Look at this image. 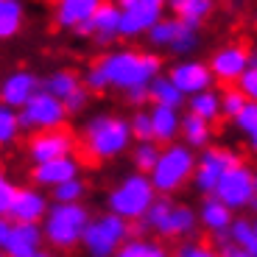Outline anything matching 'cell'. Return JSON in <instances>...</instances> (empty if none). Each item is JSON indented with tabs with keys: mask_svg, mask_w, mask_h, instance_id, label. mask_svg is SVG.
I'll use <instances>...</instances> for the list:
<instances>
[{
	"mask_svg": "<svg viewBox=\"0 0 257 257\" xmlns=\"http://www.w3.org/2000/svg\"><path fill=\"white\" fill-rule=\"evenodd\" d=\"M179 28H182L179 17H162L160 23L146 34V37H148V42H151L154 48H171L174 45V39H176V34H179Z\"/></svg>",
	"mask_w": 257,
	"mask_h": 257,
	"instance_id": "obj_31",
	"label": "cell"
},
{
	"mask_svg": "<svg viewBox=\"0 0 257 257\" xmlns=\"http://www.w3.org/2000/svg\"><path fill=\"white\" fill-rule=\"evenodd\" d=\"M254 174L246 162H238V165H232L224 176L218 179L215 185V196L221 201L232 207V210H249L251 199L257 196V185H254Z\"/></svg>",
	"mask_w": 257,
	"mask_h": 257,
	"instance_id": "obj_11",
	"label": "cell"
},
{
	"mask_svg": "<svg viewBox=\"0 0 257 257\" xmlns=\"http://www.w3.org/2000/svg\"><path fill=\"white\" fill-rule=\"evenodd\" d=\"M73 34H76V37H95V23H92V17L90 20H84V23H78L76 28H73Z\"/></svg>",
	"mask_w": 257,
	"mask_h": 257,
	"instance_id": "obj_45",
	"label": "cell"
},
{
	"mask_svg": "<svg viewBox=\"0 0 257 257\" xmlns=\"http://www.w3.org/2000/svg\"><path fill=\"white\" fill-rule=\"evenodd\" d=\"M34 257H56V254H51V251H45V249H42V251H37Z\"/></svg>",
	"mask_w": 257,
	"mask_h": 257,
	"instance_id": "obj_47",
	"label": "cell"
},
{
	"mask_svg": "<svg viewBox=\"0 0 257 257\" xmlns=\"http://www.w3.org/2000/svg\"><path fill=\"white\" fill-rule=\"evenodd\" d=\"M87 196V182L81 176H73V179L62 182V185L51 187V199L62 201V204H76V201H84Z\"/></svg>",
	"mask_w": 257,
	"mask_h": 257,
	"instance_id": "obj_34",
	"label": "cell"
},
{
	"mask_svg": "<svg viewBox=\"0 0 257 257\" xmlns=\"http://www.w3.org/2000/svg\"><path fill=\"white\" fill-rule=\"evenodd\" d=\"M103 0H56L53 3V26L62 31H73L78 23L90 20Z\"/></svg>",
	"mask_w": 257,
	"mask_h": 257,
	"instance_id": "obj_20",
	"label": "cell"
},
{
	"mask_svg": "<svg viewBox=\"0 0 257 257\" xmlns=\"http://www.w3.org/2000/svg\"><path fill=\"white\" fill-rule=\"evenodd\" d=\"M238 87L243 90V95L249 98V101H257V64H251L249 70L240 76Z\"/></svg>",
	"mask_w": 257,
	"mask_h": 257,
	"instance_id": "obj_43",
	"label": "cell"
},
{
	"mask_svg": "<svg viewBox=\"0 0 257 257\" xmlns=\"http://www.w3.org/2000/svg\"><path fill=\"white\" fill-rule=\"evenodd\" d=\"M254 226H257V218H254Z\"/></svg>",
	"mask_w": 257,
	"mask_h": 257,
	"instance_id": "obj_51",
	"label": "cell"
},
{
	"mask_svg": "<svg viewBox=\"0 0 257 257\" xmlns=\"http://www.w3.org/2000/svg\"><path fill=\"white\" fill-rule=\"evenodd\" d=\"M84 87H87V90L92 92V95H98V92H106V90H112L109 87V78H106V73H103V67L101 64H90V67H87V73H84Z\"/></svg>",
	"mask_w": 257,
	"mask_h": 257,
	"instance_id": "obj_39",
	"label": "cell"
},
{
	"mask_svg": "<svg viewBox=\"0 0 257 257\" xmlns=\"http://www.w3.org/2000/svg\"><path fill=\"white\" fill-rule=\"evenodd\" d=\"M243 162V157L238 151H232L226 146H207L199 151V165H196V174H193V187L204 196L215 193L218 179L229 171L232 165Z\"/></svg>",
	"mask_w": 257,
	"mask_h": 257,
	"instance_id": "obj_9",
	"label": "cell"
},
{
	"mask_svg": "<svg viewBox=\"0 0 257 257\" xmlns=\"http://www.w3.org/2000/svg\"><path fill=\"white\" fill-rule=\"evenodd\" d=\"M210 67L215 73V81L218 84H238L240 76L251 67V51L240 42H232V45H221L218 51L210 56Z\"/></svg>",
	"mask_w": 257,
	"mask_h": 257,
	"instance_id": "obj_12",
	"label": "cell"
},
{
	"mask_svg": "<svg viewBox=\"0 0 257 257\" xmlns=\"http://www.w3.org/2000/svg\"><path fill=\"white\" fill-rule=\"evenodd\" d=\"M254 185H257V174H254Z\"/></svg>",
	"mask_w": 257,
	"mask_h": 257,
	"instance_id": "obj_50",
	"label": "cell"
},
{
	"mask_svg": "<svg viewBox=\"0 0 257 257\" xmlns=\"http://www.w3.org/2000/svg\"><path fill=\"white\" fill-rule=\"evenodd\" d=\"M76 135L70 128L56 126V128H42V132H31L26 146V154L31 160V165L37 162H48V160H59V157H70L76 154Z\"/></svg>",
	"mask_w": 257,
	"mask_h": 257,
	"instance_id": "obj_10",
	"label": "cell"
},
{
	"mask_svg": "<svg viewBox=\"0 0 257 257\" xmlns=\"http://www.w3.org/2000/svg\"><path fill=\"white\" fill-rule=\"evenodd\" d=\"M3 257H6V254H3Z\"/></svg>",
	"mask_w": 257,
	"mask_h": 257,
	"instance_id": "obj_52",
	"label": "cell"
},
{
	"mask_svg": "<svg viewBox=\"0 0 257 257\" xmlns=\"http://www.w3.org/2000/svg\"><path fill=\"white\" fill-rule=\"evenodd\" d=\"M229 235H232V240H235V246H240V249L251 251V254L257 257V226H254V221L235 218L229 226Z\"/></svg>",
	"mask_w": 257,
	"mask_h": 257,
	"instance_id": "obj_32",
	"label": "cell"
},
{
	"mask_svg": "<svg viewBox=\"0 0 257 257\" xmlns=\"http://www.w3.org/2000/svg\"><path fill=\"white\" fill-rule=\"evenodd\" d=\"M90 95H92V92L87 90V87H78V90L73 92L70 98H64V106H67V112H70V115H81V112L87 109V103H90Z\"/></svg>",
	"mask_w": 257,
	"mask_h": 257,
	"instance_id": "obj_42",
	"label": "cell"
},
{
	"mask_svg": "<svg viewBox=\"0 0 257 257\" xmlns=\"http://www.w3.org/2000/svg\"><path fill=\"white\" fill-rule=\"evenodd\" d=\"M199 221L207 232H226L235 221V210L226 201H221L215 193H210V196H204V201L199 207Z\"/></svg>",
	"mask_w": 257,
	"mask_h": 257,
	"instance_id": "obj_21",
	"label": "cell"
},
{
	"mask_svg": "<svg viewBox=\"0 0 257 257\" xmlns=\"http://www.w3.org/2000/svg\"><path fill=\"white\" fill-rule=\"evenodd\" d=\"M187 112H193V115L204 117V120H218V117H224V112H221V92L218 90H204V92H196V95L187 98Z\"/></svg>",
	"mask_w": 257,
	"mask_h": 257,
	"instance_id": "obj_26",
	"label": "cell"
},
{
	"mask_svg": "<svg viewBox=\"0 0 257 257\" xmlns=\"http://www.w3.org/2000/svg\"><path fill=\"white\" fill-rule=\"evenodd\" d=\"M115 257H171L168 254V249L160 243V240L154 238H128L126 243L117 249Z\"/></svg>",
	"mask_w": 257,
	"mask_h": 257,
	"instance_id": "obj_28",
	"label": "cell"
},
{
	"mask_svg": "<svg viewBox=\"0 0 257 257\" xmlns=\"http://www.w3.org/2000/svg\"><path fill=\"white\" fill-rule=\"evenodd\" d=\"M135 143V132H132V120L112 112L103 115H92L81 132V148L84 154L95 162H109L132 151Z\"/></svg>",
	"mask_w": 257,
	"mask_h": 257,
	"instance_id": "obj_1",
	"label": "cell"
},
{
	"mask_svg": "<svg viewBox=\"0 0 257 257\" xmlns=\"http://www.w3.org/2000/svg\"><path fill=\"white\" fill-rule=\"evenodd\" d=\"M168 6L174 17H179L193 28H201V23L212 14V0H168Z\"/></svg>",
	"mask_w": 257,
	"mask_h": 257,
	"instance_id": "obj_23",
	"label": "cell"
},
{
	"mask_svg": "<svg viewBox=\"0 0 257 257\" xmlns=\"http://www.w3.org/2000/svg\"><path fill=\"white\" fill-rule=\"evenodd\" d=\"M174 257H221V254H218V249H215V246L193 243V240H187V243H182L179 249H176Z\"/></svg>",
	"mask_w": 257,
	"mask_h": 257,
	"instance_id": "obj_41",
	"label": "cell"
},
{
	"mask_svg": "<svg viewBox=\"0 0 257 257\" xmlns=\"http://www.w3.org/2000/svg\"><path fill=\"white\" fill-rule=\"evenodd\" d=\"M20 112V123H23V132H42V128H56L64 126L70 112L64 106V101L59 95H53L51 90H42L31 98V101L23 106Z\"/></svg>",
	"mask_w": 257,
	"mask_h": 257,
	"instance_id": "obj_8",
	"label": "cell"
},
{
	"mask_svg": "<svg viewBox=\"0 0 257 257\" xmlns=\"http://www.w3.org/2000/svg\"><path fill=\"white\" fill-rule=\"evenodd\" d=\"M148 95H151V103L176 106V109H182V103L187 101V95L174 84V78H171V76H162V73H160L157 78H151V84H148Z\"/></svg>",
	"mask_w": 257,
	"mask_h": 257,
	"instance_id": "obj_24",
	"label": "cell"
},
{
	"mask_svg": "<svg viewBox=\"0 0 257 257\" xmlns=\"http://www.w3.org/2000/svg\"><path fill=\"white\" fill-rule=\"evenodd\" d=\"M23 132V123H20V112L14 106H0V143L9 146V143L17 140V135Z\"/></svg>",
	"mask_w": 257,
	"mask_h": 257,
	"instance_id": "obj_35",
	"label": "cell"
},
{
	"mask_svg": "<svg viewBox=\"0 0 257 257\" xmlns=\"http://www.w3.org/2000/svg\"><path fill=\"white\" fill-rule=\"evenodd\" d=\"M132 120V132H135V140H154V120H151V109H137L135 115L128 117Z\"/></svg>",
	"mask_w": 257,
	"mask_h": 257,
	"instance_id": "obj_38",
	"label": "cell"
},
{
	"mask_svg": "<svg viewBox=\"0 0 257 257\" xmlns=\"http://www.w3.org/2000/svg\"><path fill=\"white\" fill-rule=\"evenodd\" d=\"M45 243L48 240H45L42 224H34V221H12L9 240L0 246V251L6 257H34L37 251H42Z\"/></svg>",
	"mask_w": 257,
	"mask_h": 257,
	"instance_id": "obj_14",
	"label": "cell"
},
{
	"mask_svg": "<svg viewBox=\"0 0 257 257\" xmlns=\"http://www.w3.org/2000/svg\"><path fill=\"white\" fill-rule=\"evenodd\" d=\"M117 3L123 9V26H120L123 39L146 37L162 20V9H165L157 6V3H148V0H117Z\"/></svg>",
	"mask_w": 257,
	"mask_h": 257,
	"instance_id": "obj_13",
	"label": "cell"
},
{
	"mask_svg": "<svg viewBox=\"0 0 257 257\" xmlns=\"http://www.w3.org/2000/svg\"><path fill=\"white\" fill-rule=\"evenodd\" d=\"M17 190L20 187L14 185L12 179H0V215L3 218H9V212H12V204H14V199H17Z\"/></svg>",
	"mask_w": 257,
	"mask_h": 257,
	"instance_id": "obj_40",
	"label": "cell"
},
{
	"mask_svg": "<svg viewBox=\"0 0 257 257\" xmlns=\"http://www.w3.org/2000/svg\"><path fill=\"white\" fill-rule=\"evenodd\" d=\"M246 103H249V98L243 95V90H240L238 84H232V87H226V90L221 92V112H224V117H229V120H235V117L246 109Z\"/></svg>",
	"mask_w": 257,
	"mask_h": 257,
	"instance_id": "obj_36",
	"label": "cell"
},
{
	"mask_svg": "<svg viewBox=\"0 0 257 257\" xmlns=\"http://www.w3.org/2000/svg\"><path fill=\"white\" fill-rule=\"evenodd\" d=\"M51 210V201L48 196L39 187H20L17 190V199L12 204V212L9 218L12 221H34V224H42Z\"/></svg>",
	"mask_w": 257,
	"mask_h": 257,
	"instance_id": "obj_18",
	"label": "cell"
},
{
	"mask_svg": "<svg viewBox=\"0 0 257 257\" xmlns=\"http://www.w3.org/2000/svg\"><path fill=\"white\" fill-rule=\"evenodd\" d=\"M157 187L151 182V176L143 174V171H135V174L123 176L109 193H106V210L117 212L128 221H140L151 204L157 201Z\"/></svg>",
	"mask_w": 257,
	"mask_h": 257,
	"instance_id": "obj_5",
	"label": "cell"
},
{
	"mask_svg": "<svg viewBox=\"0 0 257 257\" xmlns=\"http://www.w3.org/2000/svg\"><path fill=\"white\" fill-rule=\"evenodd\" d=\"M78 87H84V78L78 76L76 70H53L51 76L45 78V90H51L53 95H59L62 101L70 98Z\"/></svg>",
	"mask_w": 257,
	"mask_h": 257,
	"instance_id": "obj_29",
	"label": "cell"
},
{
	"mask_svg": "<svg viewBox=\"0 0 257 257\" xmlns=\"http://www.w3.org/2000/svg\"><path fill=\"white\" fill-rule=\"evenodd\" d=\"M160 151H162V143L157 140H135V146H132V165H135V171L151 174V168L160 160Z\"/></svg>",
	"mask_w": 257,
	"mask_h": 257,
	"instance_id": "obj_30",
	"label": "cell"
},
{
	"mask_svg": "<svg viewBox=\"0 0 257 257\" xmlns=\"http://www.w3.org/2000/svg\"><path fill=\"white\" fill-rule=\"evenodd\" d=\"M132 238V221L117 215V212L106 210L103 215L90 221L87 232H84V251L87 257H115L126 240Z\"/></svg>",
	"mask_w": 257,
	"mask_h": 257,
	"instance_id": "obj_7",
	"label": "cell"
},
{
	"mask_svg": "<svg viewBox=\"0 0 257 257\" xmlns=\"http://www.w3.org/2000/svg\"><path fill=\"white\" fill-rule=\"evenodd\" d=\"M98 64L109 78V87L120 92L132 90V87H146V84H151V78L162 73V59L157 53H143L132 51V48L103 53Z\"/></svg>",
	"mask_w": 257,
	"mask_h": 257,
	"instance_id": "obj_2",
	"label": "cell"
},
{
	"mask_svg": "<svg viewBox=\"0 0 257 257\" xmlns=\"http://www.w3.org/2000/svg\"><path fill=\"white\" fill-rule=\"evenodd\" d=\"M92 23H95V45L109 48L115 39H120V26H123V9L117 0H103L98 12L92 14Z\"/></svg>",
	"mask_w": 257,
	"mask_h": 257,
	"instance_id": "obj_19",
	"label": "cell"
},
{
	"mask_svg": "<svg viewBox=\"0 0 257 257\" xmlns=\"http://www.w3.org/2000/svg\"><path fill=\"white\" fill-rule=\"evenodd\" d=\"M196 165H199V154L196 148L182 143H165L160 151V160L151 168V182H154L157 193L162 196H174V193L185 190L193 182V174H196Z\"/></svg>",
	"mask_w": 257,
	"mask_h": 257,
	"instance_id": "obj_3",
	"label": "cell"
},
{
	"mask_svg": "<svg viewBox=\"0 0 257 257\" xmlns=\"http://www.w3.org/2000/svg\"><path fill=\"white\" fill-rule=\"evenodd\" d=\"M81 171V162L76 157H59V160H48V162H37L31 168V182L37 187H56L62 182L78 176Z\"/></svg>",
	"mask_w": 257,
	"mask_h": 257,
	"instance_id": "obj_17",
	"label": "cell"
},
{
	"mask_svg": "<svg viewBox=\"0 0 257 257\" xmlns=\"http://www.w3.org/2000/svg\"><path fill=\"white\" fill-rule=\"evenodd\" d=\"M168 76L174 78V84L187 98L196 95V92L210 90L215 84V73H212L210 62H196V59H182V62L171 64Z\"/></svg>",
	"mask_w": 257,
	"mask_h": 257,
	"instance_id": "obj_15",
	"label": "cell"
},
{
	"mask_svg": "<svg viewBox=\"0 0 257 257\" xmlns=\"http://www.w3.org/2000/svg\"><path fill=\"white\" fill-rule=\"evenodd\" d=\"M137 224L143 229H151L157 238H187L196 232V226L201 224L199 212H193V207L176 204L171 196H157V201L151 204V210L143 215Z\"/></svg>",
	"mask_w": 257,
	"mask_h": 257,
	"instance_id": "obj_6",
	"label": "cell"
},
{
	"mask_svg": "<svg viewBox=\"0 0 257 257\" xmlns=\"http://www.w3.org/2000/svg\"><path fill=\"white\" fill-rule=\"evenodd\" d=\"M90 221H92V215L81 201H76V204L53 201L45 221H42L48 246L53 251H73L76 246H81L84 232H87Z\"/></svg>",
	"mask_w": 257,
	"mask_h": 257,
	"instance_id": "obj_4",
	"label": "cell"
},
{
	"mask_svg": "<svg viewBox=\"0 0 257 257\" xmlns=\"http://www.w3.org/2000/svg\"><path fill=\"white\" fill-rule=\"evenodd\" d=\"M182 140H185L187 146H193L196 151L207 148L212 140V123L204 120V117H199V115H193V112H187V115L182 117Z\"/></svg>",
	"mask_w": 257,
	"mask_h": 257,
	"instance_id": "obj_25",
	"label": "cell"
},
{
	"mask_svg": "<svg viewBox=\"0 0 257 257\" xmlns=\"http://www.w3.org/2000/svg\"><path fill=\"white\" fill-rule=\"evenodd\" d=\"M249 210H251V212H254V215H257V196H254V199H251V204H249Z\"/></svg>",
	"mask_w": 257,
	"mask_h": 257,
	"instance_id": "obj_48",
	"label": "cell"
},
{
	"mask_svg": "<svg viewBox=\"0 0 257 257\" xmlns=\"http://www.w3.org/2000/svg\"><path fill=\"white\" fill-rule=\"evenodd\" d=\"M123 98H126V103H128V106H135V109H140L143 103H148V101H151V95H148V84H146V87H132V90H126V92H123Z\"/></svg>",
	"mask_w": 257,
	"mask_h": 257,
	"instance_id": "obj_44",
	"label": "cell"
},
{
	"mask_svg": "<svg viewBox=\"0 0 257 257\" xmlns=\"http://www.w3.org/2000/svg\"><path fill=\"white\" fill-rule=\"evenodd\" d=\"M45 87V81L31 70H12L3 84H0V103L14 106V109H23L39 90Z\"/></svg>",
	"mask_w": 257,
	"mask_h": 257,
	"instance_id": "obj_16",
	"label": "cell"
},
{
	"mask_svg": "<svg viewBox=\"0 0 257 257\" xmlns=\"http://www.w3.org/2000/svg\"><path fill=\"white\" fill-rule=\"evenodd\" d=\"M221 257H254V254H251V251H246V249H240V246H229V249H226Z\"/></svg>",
	"mask_w": 257,
	"mask_h": 257,
	"instance_id": "obj_46",
	"label": "cell"
},
{
	"mask_svg": "<svg viewBox=\"0 0 257 257\" xmlns=\"http://www.w3.org/2000/svg\"><path fill=\"white\" fill-rule=\"evenodd\" d=\"M182 117L176 106H162V103H151V120H154V140L157 143H174L182 137Z\"/></svg>",
	"mask_w": 257,
	"mask_h": 257,
	"instance_id": "obj_22",
	"label": "cell"
},
{
	"mask_svg": "<svg viewBox=\"0 0 257 257\" xmlns=\"http://www.w3.org/2000/svg\"><path fill=\"white\" fill-rule=\"evenodd\" d=\"M196 48H199V28L182 23L179 34H176V39H174V45L168 48V51L174 53V56H187V53H193Z\"/></svg>",
	"mask_w": 257,
	"mask_h": 257,
	"instance_id": "obj_37",
	"label": "cell"
},
{
	"mask_svg": "<svg viewBox=\"0 0 257 257\" xmlns=\"http://www.w3.org/2000/svg\"><path fill=\"white\" fill-rule=\"evenodd\" d=\"M148 3H157V6H168V0H148Z\"/></svg>",
	"mask_w": 257,
	"mask_h": 257,
	"instance_id": "obj_49",
	"label": "cell"
},
{
	"mask_svg": "<svg viewBox=\"0 0 257 257\" xmlns=\"http://www.w3.org/2000/svg\"><path fill=\"white\" fill-rule=\"evenodd\" d=\"M232 123H235V126H238V132L246 137L249 151H251V154H257V101L246 103V109L240 112V115L235 117Z\"/></svg>",
	"mask_w": 257,
	"mask_h": 257,
	"instance_id": "obj_33",
	"label": "cell"
},
{
	"mask_svg": "<svg viewBox=\"0 0 257 257\" xmlns=\"http://www.w3.org/2000/svg\"><path fill=\"white\" fill-rule=\"evenodd\" d=\"M23 17H26L23 0H0V37L12 39L23 28Z\"/></svg>",
	"mask_w": 257,
	"mask_h": 257,
	"instance_id": "obj_27",
	"label": "cell"
}]
</instances>
